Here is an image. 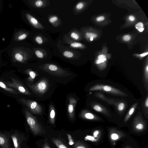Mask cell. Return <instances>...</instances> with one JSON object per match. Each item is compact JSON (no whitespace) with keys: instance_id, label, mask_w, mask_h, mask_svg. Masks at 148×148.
<instances>
[{"instance_id":"1","label":"cell","mask_w":148,"mask_h":148,"mask_svg":"<svg viewBox=\"0 0 148 148\" xmlns=\"http://www.w3.org/2000/svg\"><path fill=\"white\" fill-rule=\"evenodd\" d=\"M13 148H23L27 140L25 134L19 130L12 129L9 131Z\"/></svg>"},{"instance_id":"2","label":"cell","mask_w":148,"mask_h":148,"mask_svg":"<svg viewBox=\"0 0 148 148\" xmlns=\"http://www.w3.org/2000/svg\"><path fill=\"white\" fill-rule=\"evenodd\" d=\"M27 123L33 133L35 135L40 134L42 132V128L36 118L27 109L24 110Z\"/></svg>"},{"instance_id":"3","label":"cell","mask_w":148,"mask_h":148,"mask_svg":"<svg viewBox=\"0 0 148 148\" xmlns=\"http://www.w3.org/2000/svg\"><path fill=\"white\" fill-rule=\"evenodd\" d=\"M11 81H4V83L8 86L18 90L21 93L26 95H30L31 93L19 80L13 77L10 78Z\"/></svg>"},{"instance_id":"4","label":"cell","mask_w":148,"mask_h":148,"mask_svg":"<svg viewBox=\"0 0 148 148\" xmlns=\"http://www.w3.org/2000/svg\"><path fill=\"white\" fill-rule=\"evenodd\" d=\"M41 68L44 71L57 76L63 77L68 74L66 71L53 64H45L41 66Z\"/></svg>"},{"instance_id":"5","label":"cell","mask_w":148,"mask_h":148,"mask_svg":"<svg viewBox=\"0 0 148 148\" xmlns=\"http://www.w3.org/2000/svg\"><path fill=\"white\" fill-rule=\"evenodd\" d=\"M27 85L35 93L42 95L47 90L49 87V84L47 80L43 79L33 84H27Z\"/></svg>"},{"instance_id":"6","label":"cell","mask_w":148,"mask_h":148,"mask_svg":"<svg viewBox=\"0 0 148 148\" xmlns=\"http://www.w3.org/2000/svg\"><path fill=\"white\" fill-rule=\"evenodd\" d=\"M19 101L26 106L33 113L40 114L42 112V109L41 106L37 102L33 100L21 98Z\"/></svg>"},{"instance_id":"7","label":"cell","mask_w":148,"mask_h":148,"mask_svg":"<svg viewBox=\"0 0 148 148\" xmlns=\"http://www.w3.org/2000/svg\"><path fill=\"white\" fill-rule=\"evenodd\" d=\"M0 147L13 148L9 131H0Z\"/></svg>"},{"instance_id":"8","label":"cell","mask_w":148,"mask_h":148,"mask_svg":"<svg viewBox=\"0 0 148 148\" xmlns=\"http://www.w3.org/2000/svg\"><path fill=\"white\" fill-rule=\"evenodd\" d=\"M125 134L115 128H110L109 130V136L111 141H116L124 137Z\"/></svg>"},{"instance_id":"9","label":"cell","mask_w":148,"mask_h":148,"mask_svg":"<svg viewBox=\"0 0 148 148\" xmlns=\"http://www.w3.org/2000/svg\"><path fill=\"white\" fill-rule=\"evenodd\" d=\"M63 37L65 42L72 48H80L83 47L82 43L73 40L67 34L64 35Z\"/></svg>"},{"instance_id":"10","label":"cell","mask_w":148,"mask_h":148,"mask_svg":"<svg viewBox=\"0 0 148 148\" xmlns=\"http://www.w3.org/2000/svg\"><path fill=\"white\" fill-rule=\"evenodd\" d=\"M26 16L29 22L34 27L40 29H44L43 26L38 20L30 14L26 13Z\"/></svg>"},{"instance_id":"11","label":"cell","mask_w":148,"mask_h":148,"mask_svg":"<svg viewBox=\"0 0 148 148\" xmlns=\"http://www.w3.org/2000/svg\"><path fill=\"white\" fill-rule=\"evenodd\" d=\"M76 100L74 98H71L69 99V103L68 107V111L71 118H73L74 114V108Z\"/></svg>"},{"instance_id":"12","label":"cell","mask_w":148,"mask_h":148,"mask_svg":"<svg viewBox=\"0 0 148 148\" xmlns=\"http://www.w3.org/2000/svg\"><path fill=\"white\" fill-rule=\"evenodd\" d=\"M47 0H37L32 1V4L33 6L36 8L45 7L47 5Z\"/></svg>"},{"instance_id":"13","label":"cell","mask_w":148,"mask_h":148,"mask_svg":"<svg viewBox=\"0 0 148 148\" xmlns=\"http://www.w3.org/2000/svg\"><path fill=\"white\" fill-rule=\"evenodd\" d=\"M0 87L11 93L17 95L19 94L18 92L14 88L10 87L7 86L4 82L0 81Z\"/></svg>"},{"instance_id":"14","label":"cell","mask_w":148,"mask_h":148,"mask_svg":"<svg viewBox=\"0 0 148 148\" xmlns=\"http://www.w3.org/2000/svg\"><path fill=\"white\" fill-rule=\"evenodd\" d=\"M68 35L71 38L76 41L80 39V34L76 29L71 30L69 32Z\"/></svg>"},{"instance_id":"15","label":"cell","mask_w":148,"mask_h":148,"mask_svg":"<svg viewBox=\"0 0 148 148\" xmlns=\"http://www.w3.org/2000/svg\"><path fill=\"white\" fill-rule=\"evenodd\" d=\"M15 59L17 61L23 62L26 60V58L23 54L19 53H17L14 56Z\"/></svg>"},{"instance_id":"16","label":"cell","mask_w":148,"mask_h":148,"mask_svg":"<svg viewBox=\"0 0 148 148\" xmlns=\"http://www.w3.org/2000/svg\"><path fill=\"white\" fill-rule=\"evenodd\" d=\"M26 73L29 75L28 78V80L29 82L33 81L36 76V74L34 71L30 69L26 71Z\"/></svg>"},{"instance_id":"17","label":"cell","mask_w":148,"mask_h":148,"mask_svg":"<svg viewBox=\"0 0 148 148\" xmlns=\"http://www.w3.org/2000/svg\"><path fill=\"white\" fill-rule=\"evenodd\" d=\"M50 121L52 124H53L55 122V112L53 107L52 106H50Z\"/></svg>"},{"instance_id":"18","label":"cell","mask_w":148,"mask_h":148,"mask_svg":"<svg viewBox=\"0 0 148 148\" xmlns=\"http://www.w3.org/2000/svg\"><path fill=\"white\" fill-rule=\"evenodd\" d=\"M49 21L51 23L55 26L57 25L56 23L58 22L59 21L58 17L55 15L50 16L49 18Z\"/></svg>"},{"instance_id":"19","label":"cell","mask_w":148,"mask_h":148,"mask_svg":"<svg viewBox=\"0 0 148 148\" xmlns=\"http://www.w3.org/2000/svg\"><path fill=\"white\" fill-rule=\"evenodd\" d=\"M53 141L58 148H68L59 140L56 139H53Z\"/></svg>"},{"instance_id":"20","label":"cell","mask_w":148,"mask_h":148,"mask_svg":"<svg viewBox=\"0 0 148 148\" xmlns=\"http://www.w3.org/2000/svg\"><path fill=\"white\" fill-rule=\"evenodd\" d=\"M135 27L140 32H143L144 29V25L141 22H139L136 24Z\"/></svg>"},{"instance_id":"21","label":"cell","mask_w":148,"mask_h":148,"mask_svg":"<svg viewBox=\"0 0 148 148\" xmlns=\"http://www.w3.org/2000/svg\"><path fill=\"white\" fill-rule=\"evenodd\" d=\"M63 55L65 57L68 58H71L74 56L73 53L71 51H66L63 53Z\"/></svg>"},{"instance_id":"22","label":"cell","mask_w":148,"mask_h":148,"mask_svg":"<svg viewBox=\"0 0 148 148\" xmlns=\"http://www.w3.org/2000/svg\"><path fill=\"white\" fill-rule=\"evenodd\" d=\"M84 6V4L83 2H79L75 6V12L82 9Z\"/></svg>"},{"instance_id":"23","label":"cell","mask_w":148,"mask_h":148,"mask_svg":"<svg viewBox=\"0 0 148 148\" xmlns=\"http://www.w3.org/2000/svg\"><path fill=\"white\" fill-rule=\"evenodd\" d=\"M35 53L36 56L40 58H42L44 57L43 53L39 50H36L35 51Z\"/></svg>"},{"instance_id":"24","label":"cell","mask_w":148,"mask_h":148,"mask_svg":"<svg viewBox=\"0 0 148 148\" xmlns=\"http://www.w3.org/2000/svg\"><path fill=\"white\" fill-rule=\"evenodd\" d=\"M35 40L38 44H42L43 42V40L42 38L40 36H36L35 38Z\"/></svg>"},{"instance_id":"25","label":"cell","mask_w":148,"mask_h":148,"mask_svg":"<svg viewBox=\"0 0 148 148\" xmlns=\"http://www.w3.org/2000/svg\"><path fill=\"white\" fill-rule=\"evenodd\" d=\"M85 117L86 118L90 120L93 119L95 118L94 115L90 113H86L85 114Z\"/></svg>"},{"instance_id":"26","label":"cell","mask_w":148,"mask_h":148,"mask_svg":"<svg viewBox=\"0 0 148 148\" xmlns=\"http://www.w3.org/2000/svg\"><path fill=\"white\" fill-rule=\"evenodd\" d=\"M85 36L87 38H90L92 37L93 38H96L97 36V35L96 34L88 32L86 34Z\"/></svg>"},{"instance_id":"27","label":"cell","mask_w":148,"mask_h":148,"mask_svg":"<svg viewBox=\"0 0 148 148\" xmlns=\"http://www.w3.org/2000/svg\"><path fill=\"white\" fill-rule=\"evenodd\" d=\"M27 36V34L25 33H23L20 35L18 37L19 40H22L25 39Z\"/></svg>"},{"instance_id":"28","label":"cell","mask_w":148,"mask_h":148,"mask_svg":"<svg viewBox=\"0 0 148 148\" xmlns=\"http://www.w3.org/2000/svg\"><path fill=\"white\" fill-rule=\"evenodd\" d=\"M103 89L107 92L111 91L112 90V88L108 86H105L103 87Z\"/></svg>"},{"instance_id":"29","label":"cell","mask_w":148,"mask_h":148,"mask_svg":"<svg viewBox=\"0 0 148 148\" xmlns=\"http://www.w3.org/2000/svg\"><path fill=\"white\" fill-rule=\"evenodd\" d=\"M131 36L129 35H124L123 37V40L125 41L129 40L131 39Z\"/></svg>"},{"instance_id":"30","label":"cell","mask_w":148,"mask_h":148,"mask_svg":"<svg viewBox=\"0 0 148 148\" xmlns=\"http://www.w3.org/2000/svg\"><path fill=\"white\" fill-rule=\"evenodd\" d=\"M124 104L123 103H121L119 104L118 106V109L119 111H122L124 109Z\"/></svg>"},{"instance_id":"31","label":"cell","mask_w":148,"mask_h":148,"mask_svg":"<svg viewBox=\"0 0 148 148\" xmlns=\"http://www.w3.org/2000/svg\"><path fill=\"white\" fill-rule=\"evenodd\" d=\"M67 135L68 137V138L69 139V144L71 145H73L74 143L73 142V140L71 138V136L69 134H68Z\"/></svg>"},{"instance_id":"32","label":"cell","mask_w":148,"mask_h":148,"mask_svg":"<svg viewBox=\"0 0 148 148\" xmlns=\"http://www.w3.org/2000/svg\"><path fill=\"white\" fill-rule=\"evenodd\" d=\"M94 109L98 112H100L102 111V108L98 105H95L94 107Z\"/></svg>"},{"instance_id":"33","label":"cell","mask_w":148,"mask_h":148,"mask_svg":"<svg viewBox=\"0 0 148 148\" xmlns=\"http://www.w3.org/2000/svg\"><path fill=\"white\" fill-rule=\"evenodd\" d=\"M106 58H103V59H99L97 60L96 62V63L97 64H99L101 62H103L106 61Z\"/></svg>"},{"instance_id":"34","label":"cell","mask_w":148,"mask_h":148,"mask_svg":"<svg viewBox=\"0 0 148 148\" xmlns=\"http://www.w3.org/2000/svg\"><path fill=\"white\" fill-rule=\"evenodd\" d=\"M105 19V18L103 16H100L97 17L96 18L97 21H100L103 20Z\"/></svg>"},{"instance_id":"35","label":"cell","mask_w":148,"mask_h":148,"mask_svg":"<svg viewBox=\"0 0 148 148\" xmlns=\"http://www.w3.org/2000/svg\"><path fill=\"white\" fill-rule=\"evenodd\" d=\"M129 19L131 21H134L135 19V17L132 16H130L129 17Z\"/></svg>"},{"instance_id":"36","label":"cell","mask_w":148,"mask_h":148,"mask_svg":"<svg viewBox=\"0 0 148 148\" xmlns=\"http://www.w3.org/2000/svg\"><path fill=\"white\" fill-rule=\"evenodd\" d=\"M106 58V56L104 55H99L98 57V58L99 59L104 58Z\"/></svg>"},{"instance_id":"37","label":"cell","mask_w":148,"mask_h":148,"mask_svg":"<svg viewBox=\"0 0 148 148\" xmlns=\"http://www.w3.org/2000/svg\"><path fill=\"white\" fill-rule=\"evenodd\" d=\"M134 108H132L130 110L129 112V115H131L133 113L134 111Z\"/></svg>"},{"instance_id":"38","label":"cell","mask_w":148,"mask_h":148,"mask_svg":"<svg viewBox=\"0 0 148 148\" xmlns=\"http://www.w3.org/2000/svg\"><path fill=\"white\" fill-rule=\"evenodd\" d=\"M76 148H88L86 146L83 145H81L77 146Z\"/></svg>"},{"instance_id":"39","label":"cell","mask_w":148,"mask_h":148,"mask_svg":"<svg viewBox=\"0 0 148 148\" xmlns=\"http://www.w3.org/2000/svg\"><path fill=\"white\" fill-rule=\"evenodd\" d=\"M148 54V52H146L142 53L140 55V56L141 57H143L145 56Z\"/></svg>"},{"instance_id":"40","label":"cell","mask_w":148,"mask_h":148,"mask_svg":"<svg viewBox=\"0 0 148 148\" xmlns=\"http://www.w3.org/2000/svg\"><path fill=\"white\" fill-rule=\"evenodd\" d=\"M145 106L146 107L148 106V98H147L146 101L145 103Z\"/></svg>"},{"instance_id":"41","label":"cell","mask_w":148,"mask_h":148,"mask_svg":"<svg viewBox=\"0 0 148 148\" xmlns=\"http://www.w3.org/2000/svg\"><path fill=\"white\" fill-rule=\"evenodd\" d=\"M125 148H132L130 146H128V145H127L125 146Z\"/></svg>"},{"instance_id":"42","label":"cell","mask_w":148,"mask_h":148,"mask_svg":"<svg viewBox=\"0 0 148 148\" xmlns=\"http://www.w3.org/2000/svg\"><path fill=\"white\" fill-rule=\"evenodd\" d=\"M93 40V38L92 37H91L90 38V41H92Z\"/></svg>"},{"instance_id":"43","label":"cell","mask_w":148,"mask_h":148,"mask_svg":"<svg viewBox=\"0 0 148 148\" xmlns=\"http://www.w3.org/2000/svg\"><path fill=\"white\" fill-rule=\"evenodd\" d=\"M44 148H50L49 147L45 145V146H44Z\"/></svg>"},{"instance_id":"44","label":"cell","mask_w":148,"mask_h":148,"mask_svg":"<svg viewBox=\"0 0 148 148\" xmlns=\"http://www.w3.org/2000/svg\"><path fill=\"white\" fill-rule=\"evenodd\" d=\"M146 71L147 72H148V66H147L146 67Z\"/></svg>"},{"instance_id":"45","label":"cell","mask_w":148,"mask_h":148,"mask_svg":"<svg viewBox=\"0 0 148 148\" xmlns=\"http://www.w3.org/2000/svg\"><path fill=\"white\" fill-rule=\"evenodd\" d=\"M23 148H28V147H25L24 146Z\"/></svg>"},{"instance_id":"46","label":"cell","mask_w":148,"mask_h":148,"mask_svg":"<svg viewBox=\"0 0 148 148\" xmlns=\"http://www.w3.org/2000/svg\"><path fill=\"white\" fill-rule=\"evenodd\" d=\"M0 148H1L0 147Z\"/></svg>"}]
</instances>
